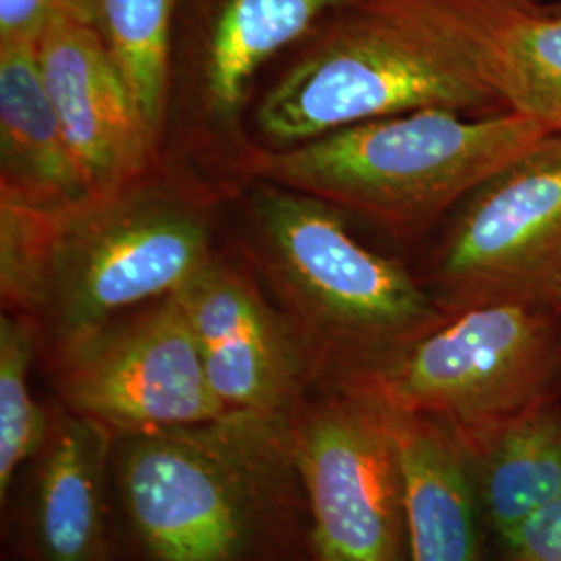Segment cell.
Masks as SVG:
<instances>
[{
  "label": "cell",
  "instance_id": "6da1fadb",
  "mask_svg": "<svg viewBox=\"0 0 561 561\" xmlns=\"http://www.w3.org/2000/svg\"><path fill=\"white\" fill-rule=\"evenodd\" d=\"M553 136L512 111L466 115L422 108L289 148L256 141L241 164L240 183L273 181L340 213L410 231L470 198Z\"/></svg>",
  "mask_w": 561,
  "mask_h": 561
},
{
  "label": "cell",
  "instance_id": "7a4b0ae2",
  "mask_svg": "<svg viewBox=\"0 0 561 561\" xmlns=\"http://www.w3.org/2000/svg\"><path fill=\"white\" fill-rule=\"evenodd\" d=\"M115 481L152 561H248L300 482L289 414L219 419L115 442Z\"/></svg>",
  "mask_w": 561,
  "mask_h": 561
},
{
  "label": "cell",
  "instance_id": "3957f363",
  "mask_svg": "<svg viewBox=\"0 0 561 561\" xmlns=\"http://www.w3.org/2000/svg\"><path fill=\"white\" fill-rule=\"evenodd\" d=\"M236 196L240 254L300 335L317 377L375 360L439 322L412 275L356 240L337 208L264 180L245 181Z\"/></svg>",
  "mask_w": 561,
  "mask_h": 561
},
{
  "label": "cell",
  "instance_id": "277c9868",
  "mask_svg": "<svg viewBox=\"0 0 561 561\" xmlns=\"http://www.w3.org/2000/svg\"><path fill=\"white\" fill-rule=\"evenodd\" d=\"M229 196L161 161L141 180L55 215L36 322L50 356L123 314L178 294L215 259Z\"/></svg>",
  "mask_w": 561,
  "mask_h": 561
},
{
  "label": "cell",
  "instance_id": "5b68a950",
  "mask_svg": "<svg viewBox=\"0 0 561 561\" xmlns=\"http://www.w3.org/2000/svg\"><path fill=\"white\" fill-rule=\"evenodd\" d=\"M422 108L466 115L505 111L428 32L354 0L264 92L254 111V141L289 148L343 127Z\"/></svg>",
  "mask_w": 561,
  "mask_h": 561
},
{
  "label": "cell",
  "instance_id": "8992f818",
  "mask_svg": "<svg viewBox=\"0 0 561 561\" xmlns=\"http://www.w3.org/2000/svg\"><path fill=\"white\" fill-rule=\"evenodd\" d=\"M354 0H219L196 53L171 69L162 161L210 181L229 198L256 144L245 113L262 67L329 11Z\"/></svg>",
  "mask_w": 561,
  "mask_h": 561
},
{
  "label": "cell",
  "instance_id": "52a82bcc",
  "mask_svg": "<svg viewBox=\"0 0 561 561\" xmlns=\"http://www.w3.org/2000/svg\"><path fill=\"white\" fill-rule=\"evenodd\" d=\"M62 408L115 442L219 419L178 294L150 301L53 354Z\"/></svg>",
  "mask_w": 561,
  "mask_h": 561
},
{
  "label": "cell",
  "instance_id": "ba28073f",
  "mask_svg": "<svg viewBox=\"0 0 561 561\" xmlns=\"http://www.w3.org/2000/svg\"><path fill=\"white\" fill-rule=\"evenodd\" d=\"M291 449L319 561H401L398 447L379 401L337 387L289 412Z\"/></svg>",
  "mask_w": 561,
  "mask_h": 561
},
{
  "label": "cell",
  "instance_id": "9c48e42d",
  "mask_svg": "<svg viewBox=\"0 0 561 561\" xmlns=\"http://www.w3.org/2000/svg\"><path fill=\"white\" fill-rule=\"evenodd\" d=\"M545 354L541 319L524 301L497 298L335 375L337 387L398 412L477 416L518 398L541 373Z\"/></svg>",
  "mask_w": 561,
  "mask_h": 561
},
{
  "label": "cell",
  "instance_id": "30bf717a",
  "mask_svg": "<svg viewBox=\"0 0 561 561\" xmlns=\"http://www.w3.org/2000/svg\"><path fill=\"white\" fill-rule=\"evenodd\" d=\"M202 366L227 412L289 414L317 377L256 271L221 252L178 291Z\"/></svg>",
  "mask_w": 561,
  "mask_h": 561
},
{
  "label": "cell",
  "instance_id": "8fae6325",
  "mask_svg": "<svg viewBox=\"0 0 561 561\" xmlns=\"http://www.w3.org/2000/svg\"><path fill=\"white\" fill-rule=\"evenodd\" d=\"M437 279L456 300L553 289L561 277V136L477 190L449 231Z\"/></svg>",
  "mask_w": 561,
  "mask_h": 561
},
{
  "label": "cell",
  "instance_id": "7c38bea8",
  "mask_svg": "<svg viewBox=\"0 0 561 561\" xmlns=\"http://www.w3.org/2000/svg\"><path fill=\"white\" fill-rule=\"evenodd\" d=\"M42 78L90 196L141 180L162 161L96 21L60 18L38 41Z\"/></svg>",
  "mask_w": 561,
  "mask_h": 561
},
{
  "label": "cell",
  "instance_id": "4fadbf2b",
  "mask_svg": "<svg viewBox=\"0 0 561 561\" xmlns=\"http://www.w3.org/2000/svg\"><path fill=\"white\" fill-rule=\"evenodd\" d=\"M419 25L505 111L561 136V11L530 0H364Z\"/></svg>",
  "mask_w": 561,
  "mask_h": 561
},
{
  "label": "cell",
  "instance_id": "5bb4252c",
  "mask_svg": "<svg viewBox=\"0 0 561 561\" xmlns=\"http://www.w3.org/2000/svg\"><path fill=\"white\" fill-rule=\"evenodd\" d=\"M115 439L62 408L36 456L30 491V537L41 561H111L106 474Z\"/></svg>",
  "mask_w": 561,
  "mask_h": 561
},
{
  "label": "cell",
  "instance_id": "9a60e30c",
  "mask_svg": "<svg viewBox=\"0 0 561 561\" xmlns=\"http://www.w3.org/2000/svg\"><path fill=\"white\" fill-rule=\"evenodd\" d=\"M0 196L46 208L90 196L42 78L38 42L0 44Z\"/></svg>",
  "mask_w": 561,
  "mask_h": 561
},
{
  "label": "cell",
  "instance_id": "2e32d148",
  "mask_svg": "<svg viewBox=\"0 0 561 561\" xmlns=\"http://www.w3.org/2000/svg\"><path fill=\"white\" fill-rule=\"evenodd\" d=\"M382 408L400 460L408 561H482L472 486L458 451L424 416Z\"/></svg>",
  "mask_w": 561,
  "mask_h": 561
},
{
  "label": "cell",
  "instance_id": "e0dca14e",
  "mask_svg": "<svg viewBox=\"0 0 561 561\" xmlns=\"http://www.w3.org/2000/svg\"><path fill=\"white\" fill-rule=\"evenodd\" d=\"M175 9L178 0H96L102 36L161 154L169 117Z\"/></svg>",
  "mask_w": 561,
  "mask_h": 561
},
{
  "label": "cell",
  "instance_id": "ac0fdd59",
  "mask_svg": "<svg viewBox=\"0 0 561 561\" xmlns=\"http://www.w3.org/2000/svg\"><path fill=\"white\" fill-rule=\"evenodd\" d=\"M560 493V426L537 419L505 433L484 472L486 512L503 541Z\"/></svg>",
  "mask_w": 561,
  "mask_h": 561
},
{
  "label": "cell",
  "instance_id": "d6986e66",
  "mask_svg": "<svg viewBox=\"0 0 561 561\" xmlns=\"http://www.w3.org/2000/svg\"><path fill=\"white\" fill-rule=\"evenodd\" d=\"M42 337L38 322L15 312L0 317V497L9 495L23 463L36 460L50 435L48 414L32 391V364Z\"/></svg>",
  "mask_w": 561,
  "mask_h": 561
},
{
  "label": "cell",
  "instance_id": "ffe728a7",
  "mask_svg": "<svg viewBox=\"0 0 561 561\" xmlns=\"http://www.w3.org/2000/svg\"><path fill=\"white\" fill-rule=\"evenodd\" d=\"M57 210L0 196V296L4 312L36 321Z\"/></svg>",
  "mask_w": 561,
  "mask_h": 561
},
{
  "label": "cell",
  "instance_id": "44dd1931",
  "mask_svg": "<svg viewBox=\"0 0 561 561\" xmlns=\"http://www.w3.org/2000/svg\"><path fill=\"white\" fill-rule=\"evenodd\" d=\"M96 21V0H0V44L38 42L53 21Z\"/></svg>",
  "mask_w": 561,
  "mask_h": 561
},
{
  "label": "cell",
  "instance_id": "7402d4cb",
  "mask_svg": "<svg viewBox=\"0 0 561 561\" xmlns=\"http://www.w3.org/2000/svg\"><path fill=\"white\" fill-rule=\"evenodd\" d=\"M505 542L518 561H561V493Z\"/></svg>",
  "mask_w": 561,
  "mask_h": 561
},
{
  "label": "cell",
  "instance_id": "603a6c76",
  "mask_svg": "<svg viewBox=\"0 0 561 561\" xmlns=\"http://www.w3.org/2000/svg\"><path fill=\"white\" fill-rule=\"evenodd\" d=\"M551 291H553V294H556V296H558V300H561V277H560V280H558V283H556V287H553V289H551Z\"/></svg>",
  "mask_w": 561,
  "mask_h": 561
}]
</instances>
